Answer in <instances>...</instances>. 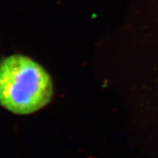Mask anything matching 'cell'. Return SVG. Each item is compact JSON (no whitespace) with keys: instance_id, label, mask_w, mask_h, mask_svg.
<instances>
[{"instance_id":"cell-1","label":"cell","mask_w":158,"mask_h":158,"mask_svg":"<svg viewBox=\"0 0 158 158\" xmlns=\"http://www.w3.org/2000/svg\"><path fill=\"white\" fill-rule=\"evenodd\" d=\"M52 81L38 63L23 55L0 61V105L17 114H27L48 103Z\"/></svg>"}]
</instances>
